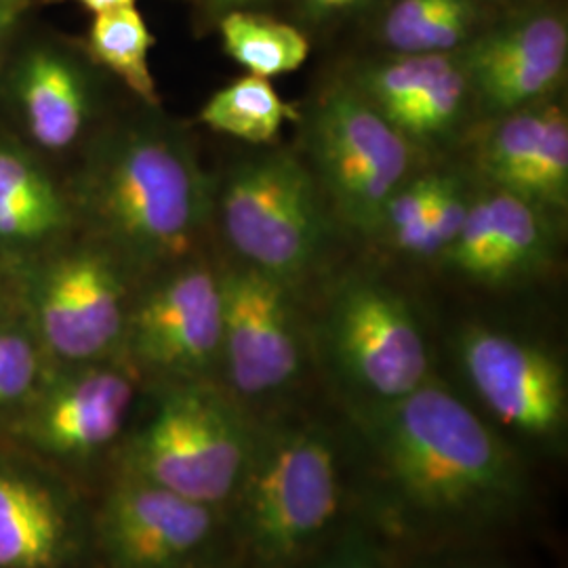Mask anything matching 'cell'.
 Wrapping results in <instances>:
<instances>
[{"label":"cell","instance_id":"obj_13","mask_svg":"<svg viewBox=\"0 0 568 568\" xmlns=\"http://www.w3.org/2000/svg\"><path fill=\"white\" fill-rule=\"evenodd\" d=\"M220 272L224 300L222 365L243 396H267L295 382L302 344L291 286L234 262Z\"/></svg>","mask_w":568,"mask_h":568},{"label":"cell","instance_id":"obj_9","mask_svg":"<svg viewBox=\"0 0 568 568\" xmlns=\"http://www.w3.org/2000/svg\"><path fill=\"white\" fill-rule=\"evenodd\" d=\"M222 331L220 272L187 260L131 304L122 347L152 373L196 382L222 363Z\"/></svg>","mask_w":568,"mask_h":568},{"label":"cell","instance_id":"obj_32","mask_svg":"<svg viewBox=\"0 0 568 568\" xmlns=\"http://www.w3.org/2000/svg\"><path fill=\"white\" fill-rule=\"evenodd\" d=\"M87 11L102 13V11H110V9H119V7H131L138 4V0H79Z\"/></svg>","mask_w":568,"mask_h":568},{"label":"cell","instance_id":"obj_7","mask_svg":"<svg viewBox=\"0 0 568 568\" xmlns=\"http://www.w3.org/2000/svg\"><path fill=\"white\" fill-rule=\"evenodd\" d=\"M23 300L49 363L110 361L122 347L131 302L121 260L102 244L47 255L28 270Z\"/></svg>","mask_w":568,"mask_h":568},{"label":"cell","instance_id":"obj_17","mask_svg":"<svg viewBox=\"0 0 568 568\" xmlns=\"http://www.w3.org/2000/svg\"><path fill=\"white\" fill-rule=\"evenodd\" d=\"M548 209L493 187L474 194L457 239L440 255L448 270L485 286H508L548 264Z\"/></svg>","mask_w":568,"mask_h":568},{"label":"cell","instance_id":"obj_19","mask_svg":"<svg viewBox=\"0 0 568 568\" xmlns=\"http://www.w3.org/2000/svg\"><path fill=\"white\" fill-rule=\"evenodd\" d=\"M16 95L30 138L51 152L74 145L93 114V91L81 68L55 51L26 58Z\"/></svg>","mask_w":568,"mask_h":568},{"label":"cell","instance_id":"obj_31","mask_svg":"<svg viewBox=\"0 0 568 568\" xmlns=\"http://www.w3.org/2000/svg\"><path fill=\"white\" fill-rule=\"evenodd\" d=\"M28 7L30 0H0V42L11 34Z\"/></svg>","mask_w":568,"mask_h":568},{"label":"cell","instance_id":"obj_10","mask_svg":"<svg viewBox=\"0 0 568 568\" xmlns=\"http://www.w3.org/2000/svg\"><path fill=\"white\" fill-rule=\"evenodd\" d=\"M135 400L133 375L110 361L47 368L11 422V436L51 462H87L121 436Z\"/></svg>","mask_w":568,"mask_h":568},{"label":"cell","instance_id":"obj_5","mask_svg":"<svg viewBox=\"0 0 568 568\" xmlns=\"http://www.w3.org/2000/svg\"><path fill=\"white\" fill-rule=\"evenodd\" d=\"M239 518L244 544L267 565L288 562L333 525L342 506V476L331 438L291 427L253 443Z\"/></svg>","mask_w":568,"mask_h":568},{"label":"cell","instance_id":"obj_16","mask_svg":"<svg viewBox=\"0 0 568 568\" xmlns=\"http://www.w3.org/2000/svg\"><path fill=\"white\" fill-rule=\"evenodd\" d=\"M87 537L77 495L34 462L0 450V568H72Z\"/></svg>","mask_w":568,"mask_h":568},{"label":"cell","instance_id":"obj_3","mask_svg":"<svg viewBox=\"0 0 568 568\" xmlns=\"http://www.w3.org/2000/svg\"><path fill=\"white\" fill-rule=\"evenodd\" d=\"M213 213L236 262L291 288L325 255L328 204L304 159L288 150L234 164L213 192Z\"/></svg>","mask_w":568,"mask_h":568},{"label":"cell","instance_id":"obj_23","mask_svg":"<svg viewBox=\"0 0 568 568\" xmlns=\"http://www.w3.org/2000/svg\"><path fill=\"white\" fill-rule=\"evenodd\" d=\"M199 119L215 133L253 145H267L281 135L284 122L300 121V112L295 105L284 102L267 79L246 74L215 91L204 102Z\"/></svg>","mask_w":568,"mask_h":568},{"label":"cell","instance_id":"obj_28","mask_svg":"<svg viewBox=\"0 0 568 568\" xmlns=\"http://www.w3.org/2000/svg\"><path fill=\"white\" fill-rule=\"evenodd\" d=\"M377 0H295L297 16L312 28L325 30L342 21L363 16Z\"/></svg>","mask_w":568,"mask_h":568},{"label":"cell","instance_id":"obj_11","mask_svg":"<svg viewBox=\"0 0 568 568\" xmlns=\"http://www.w3.org/2000/svg\"><path fill=\"white\" fill-rule=\"evenodd\" d=\"M459 356L469 386L501 426L539 443L560 440L567 429V373L551 352L474 325L462 335Z\"/></svg>","mask_w":568,"mask_h":568},{"label":"cell","instance_id":"obj_25","mask_svg":"<svg viewBox=\"0 0 568 568\" xmlns=\"http://www.w3.org/2000/svg\"><path fill=\"white\" fill-rule=\"evenodd\" d=\"M49 358L30 323L0 316V417H13L42 382Z\"/></svg>","mask_w":568,"mask_h":568},{"label":"cell","instance_id":"obj_15","mask_svg":"<svg viewBox=\"0 0 568 568\" xmlns=\"http://www.w3.org/2000/svg\"><path fill=\"white\" fill-rule=\"evenodd\" d=\"M345 81L419 150L453 140L474 108L459 51L389 53Z\"/></svg>","mask_w":568,"mask_h":568},{"label":"cell","instance_id":"obj_30","mask_svg":"<svg viewBox=\"0 0 568 568\" xmlns=\"http://www.w3.org/2000/svg\"><path fill=\"white\" fill-rule=\"evenodd\" d=\"M196 2L206 16L220 21L234 11H260V7H264L270 0H196Z\"/></svg>","mask_w":568,"mask_h":568},{"label":"cell","instance_id":"obj_20","mask_svg":"<svg viewBox=\"0 0 568 568\" xmlns=\"http://www.w3.org/2000/svg\"><path fill=\"white\" fill-rule=\"evenodd\" d=\"M70 206L51 175L26 150L0 142V246H30L58 236Z\"/></svg>","mask_w":568,"mask_h":568},{"label":"cell","instance_id":"obj_24","mask_svg":"<svg viewBox=\"0 0 568 568\" xmlns=\"http://www.w3.org/2000/svg\"><path fill=\"white\" fill-rule=\"evenodd\" d=\"M87 44L91 58L119 77L143 103L159 105V89L150 70V51L156 39L138 4L95 13Z\"/></svg>","mask_w":568,"mask_h":568},{"label":"cell","instance_id":"obj_33","mask_svg":"<svg viewBox=\"0 0 568 568\" xmlns=\"http://www.w3.org/2000/svg\"><path fill=\"white\" fill-rule=\"evenodd\" d=\"M487 4H490V2H523V0H485Z\"/></svg>","mask_w":568,"mask_h":568},{"label":"cell","instance_id":"obj_12","mask_svg":"<svg viewBox=\"0 0 568 568\" xmlns=\"http://www.w3.org/2000/svg\"><path fill=\"white\" fill-rule=\"evenodd\" d=\"M474 108L487 119L548 100L567 77L568 26L549 7H525L487 23L459 49Z\"/></svg>","mask_w":568,"mask_h":568},{"label":"cell","instance_id":"obj_4","mask_svg":"<svg viewBox=\"0 0 568 568\" xmlns=\"http://www.w3.org/2000/svg\"><path fill=\"white\" fill-rule=\"evenodd\" d=\"M305 156L333 215L356 234H377L389 196L415 175L419 148L342 79L307 110Z\"/></svg>","mask_w":568,"mask_h":568},{"label":"cell","instance_id":"obj_1","mask_svg":"<svg viewBox=\"0 0 568 568\" xmlns=\"http://www.w3.org/2000/svg\"><path fill=\"white\" fill-rule=\"evenodd\" d=\"M365 429L392 497L426 525L487 527L527 501L518 457L445 386L368 406Z\"/></svg>","mask_w":568,"mask_h":568},{"label":"cell","instance_id":"obj_27","mask_svg":"<svg viewBox=\"0 0 568 568\" xmlns=\"http://www.w3.org/2000/svg\"><path fill=\"white\" fill-rule=\"evenodd\" d=\"M440 183H443V173L427 171L419 175H410L389 196V201L384 206L377 234H386L387 239H394L396 234L405 232L406 227L422 222L438 194Z\"/></svg>","mask_w":568,"mask_h":568},{"label":"cell","instance_id":"obj_8","mask_svg":"<svg viewBox=\"0 0 568 568\" xmlns=\"http://www.w3.org/2000/svg\"><path fill=\"white\" fill-rule=\"evenodd\" d=\"M326 335L342 373L375 403L403 398L429 379L424 331L405 297L386 284L345 281L328 307Z\"/></svg>","mask_w":568,"mask_h":568},{"label":"cell","instance_id":"obj_22","mask_svg":"<svg viewBox=\"0 0 568 568\" xmlns=\"http://www.w3.org/2000/svg\"><path fill=\"white\" fill-rule=\"evenodd\" d=\"M225 55L246 74L276 79L304 65L310 41L297 26L262 11H234L217 21Z\"/></svg>","mask_w":568,"mask_h":568},{"label":"cell","instance_id":"obj_6","mask_svg":"<svg viewBox=\"0 0 568 568\" xmlns=\"http://www.w3.org/2000/svg\"><path fill=\"white\" fill-rule=\"evenodd\" d=\"M253 438L224 398L196 382L169 389L124 453V474L204 506L236 495Z\"/></svg>","mask_w":568,"mask_h":568},{"label":"cell","instance_id":"obj_26","mask_svg":"<svg viewBox=\"0 0 568 568\" xmlns=\"http://www.w3.org/2000/svg\"><path fill=\"white\" fill-rule=\"evenodd\" d=\"M471 199L474 194L459 175L443 173V183L426 217L389 239V243L413 257H440L466 222Z\"/></svg>","mask_w":568,"mask_h":568},{"label":"cell","instance_id":"obj_18","mask_svg":"<svg viewBox=\"0 0 568 568\" xmlns=\"http://www.w3.org/2000/svg\"><path fill=\"white\" fill-rule=\"evenodd\" d=\"M474 163L493 187L548 211L568 201V119L558 103H532L488 119Z\"/></svg>","mask_w":568,"mask_h":568},{"label":"cell","instance_id":"obj_34","mask_svg":"<svg viewBox=\"0 0 568 568\" xmlns=\"http://www.w3.org/2000/svg\"><path fill=\"white\" fill-rule=\"evenodd\" d=\"M185 568H187V567H185Z\"/></svg>","mask_w":568,"mask_h":568},{"label":"cell","instance_id":"obj_14","mask_svg":"<svg viewBox=\"0 0 568 568\" xmlns=\"http://www.w3.org/2000/svg\"><path fill=\"white\" fill-rule=\"evenodd\" d=\"M213 532V506L131 474L108 493L93 523V535L112 568H185Z\"/></svg>","mask_w":568,"mask_h":568},{"label":"cell","instance_id":"obj_21","mask_svg":"<svg viewBox=\"0 0 568 568\" xmlns=\"http://www.w3.org/2000/svg\"><path fill=\"white\" fill-rule=\"evenodd\" d=\"M485 0H392L379 39L389 53H455L487 26Z\"/></svg>","mask_w":568,"mask_h":568},{"label":"cell","instance_id":"obj_29","mask_svg":"<svg viewBox=\"0 0 568 568\" xmlns=\"http://www.w3.org/2000/svg\"><path fill=\"white\" fill-rule=\"evenodd\" d=\"M314 568H382L373 549L363 541H349L335 549L318 567Z\"/></svg>","mask_w":568,"mask_h":568},{"label":"cell","instance_id":"obj_2","mask_svg":"<svg viewBox=\"0 0 568 568\" xmlns=\"http://www.w3.org/2000/svg\"><path fill=\"white\" fill-rule=\"evenodd\" d=\"M192 142L161 121L108 135L82 171L79 204L105 248L138 267L187 262L213 215Z\"/></svg>","mask_w":568,"mask_h":568}]
</instances>
